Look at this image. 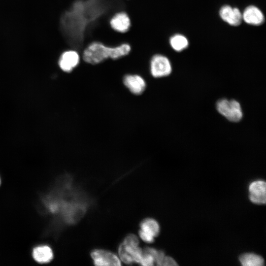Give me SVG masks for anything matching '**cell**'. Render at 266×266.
Returning <instances> with one entry per match:
<instances>
[{
	"instance_id": "cell-1",
	"label": "cell",
	"mask_w": 266,
	"mask_h": 266,
	"mask_svg": "<svg viewBox=\"0 0 266 266\" xmlns=\"http://www.w3.org/2000/svg\"><path fill=\"white\" fill-rule=\"evenodd\" d=\"M131 49V45L127 43L110 47L100 41H94L85 48L82 57L86 63L95 65L108 58L116 60L124 57L130 53Z\"/></svg>"
},
{
	"instance_id": "cell-2",
	"label": "cell",
	"mask_w": 266,
	"mask_h": 266,
	"mask_svg": "<svg viewBox=\"0 0 266 266\" xmlns=\"http://www.w3.org/2000/svg\"><path fill=\"white\" fill-rule=\"evenodd\" d=\"M139 244L137 237L133 234L128 235L120 244L118 253L120 259L125 263H140L143 251L138 246Z\"/></svg>"
},
{
	"instance_id": "cell-3",
	"label": "cell",
	"mask_w": 266,
	"mask_h": 266,
	"mask_svg": "<svg viewBox=\"0 0 266 266\" xmlns=\"http://www.w3.org/2000/svg\"><path fill=\"white\" fill-rule=\"evenodd\" d=\"M218 111L228 120L238 122L242 117V111L239 103L235 100L221 99L216 104Z\"/></svg>"
},
{
	"instance_id": "cell-4",
	"label": "cell",
	"mask_w": 266,
	"mask_h": 266,
	"mask_svg": "<svg viewBox=\"0 0 266 266\" xmlns=\"http://www.w3.org/2000/svg\"><path fill=\"white\" fill-rule=\"evenodd\" d=\"M150 71L154 77L166 76L172 71L170 62L166 56L162 54H156L150 61Z\"/></svg>"
},
{
	"instance_id": "cell-5",
	"label": "cell",
	"mask_w": 266,
	"mask_h": 266,
	"mask_svg": "<svg viewBox=\"0 0 266 266\" xmlns=\"http://www.w3.org/2000/svg\"><path fill=\"white\" fill-rule=\"evenodd\" d=\"M160 228L157 221L153 218H146L140 224L139 234L144 242L152 243L160 233Z\"/></svg>"
},
{
	"instance_id": "cell-6",
	"label": "cell",
	"mask_w": 266,
	"mask_h": 266,
	"mask_svg": "<svg viewBox=\"0 0 266 266\" xmlns=\"http://www.w3.org/2000/svg\"><path fill=\"white\" fill-rule=\"evenodd\" d=\"M266 183L262 180L251 182L248 187L249 198L257 204H265L266 201Z\"/></svg>"
},
{
	"instance_id": "cell-7",
	"label": "cell",
	"mask_w": 266,
	"mask_h": 266,
	"mask_svg": "<svg viewBox=\"0 0 266 266\" xmlns=\"http://www.w3.org/2000/svg\"><path fill=\"white\" fill-rule=\"evenodd\" d=\"M96 266H120L121 262L118 257L110 251L102 250H94L91 253Z\"/></svg>"
},
{
	"instance_id": "cell-8",
	"label": "cell",
	"mask_w": 266,
	"mask_h": 266,
	"mask_svg": "<svg viewBox=\"0 0 266 266\" xmlns=\"http://www.w3.org/2000/svg\"><path fill=\"white\" fill-rule=\"evenodd\" d=\"M219 14L222 20L231 26H238L242 21V12L237 7L223 5L220 8Z\"/></svg>"
},
{
	"instance_id": "cell-9",
	"label": "cell",
	"mask_w": 266,
	"mask_h": 266,
	"mask_svg": "<svg viewBox=\"0 0 266 266\" xmlns=\"http://www.w3.org/2000/svg\"><path fill=\"white\" fill-rule=\"evenodd\" d=\"M109 24L115 31L124 33L129 30L131 26V20L126 12L121 11L115 13L111 17Z\"/></svg>"
},
{
	"instance_id": "cell-10",
	"label": "cell",
	"mask_w": 266,
	"mask_h": 266,
	"mask_svg": "<svg viewBox=\"0 0 266 266\" xmlns=\"http://www.w3.org/2000/svg\"><path fill=\"white\" fill-rule=\"evenodd\" d=\"M242 20L253 26H260L265 22V16L262 10L255 5H249L242 12Z\"/></svg>"
},
{
	"instance_id": "cell-11",
	"label": "cell",
	"mask_w": 266,
	"mask_h": 266,
	"mask_svg": "<svg viewBox=\"0 0 266 266\" xmlns=\"http://www.w3.org/2000/svg\"><path fill=\"white\" fill-rule=\"evenodd\" d=\"M80 56L75 50H67L63 53L59 61L60 68L65 72L71 71L79 64Z\"/></svg>"
},
{
	"instance_id": "cell-12",
	"label": "cell",
	"mask_w": 266,
	"mask_h": 266,
	"mask_svg": "<svg viewBox=\"0 0 266 266\" xmlns=\"http://www.w3.org/2000/svg\"><path fill=\"white\" fill-rule=\"evenodd\" d=\"M123 82L126 87L135 95L142 94L145 89L146 83L145 80L138 75H126L124 78Z\"/></svg>"
},
{
	"instance_id": "cell-13",
	"label": "cell",
	"mask_w": 266,
	"mask_h": 266,
	"mask_svg": "<svg viewBox=\"0 0 266 266\" xmlns=\"http://www.w3.org/2000/svg\"><path fill=\"white\" fill-rule=\"evenodd\" d=\"M32 256L36 262L41 264H46L52 260L53 252L48 246H39L33 249Z\"/></svg>"
},
{
	"instance_id": "cell-14",
	"label": "cell",
	"mask_w": 266,
	"mask_h": 266,
	"mask_svg": "<svg viewBox=\"0 0 266 266\" xmlns=\"http://www.w3.org/2000/svg\"><path fill=\"white\" fill-rule=\"evenodd\" d=\"M239 261L243 266H263L264 265L263 258L253 253H246L239 257Z\"/></svg>"
},
{
	"instance_id": "cell-15",
	"label": "cell",
	"mask_w": 266,
	"mask_h": 266,
	"mask_svg": "<svg viewBox=\"0 0 266 266\" xmlns=\"http://www.w3.org/2000/svg\"><path fill=\"white\" fill-rule=\"evenodd\" d=\"M171 48L177 52H181L187 48L189 41L184 35L180 33L172 35L169 40Z\"/></svg>"
},
{
	"instance_id": "cell-16",
	"label": "cell",
	"mask_w": 266,
	"mask_h": 266,
	"mask_svg": "<svg viewBox=\"0 0 266 266\" xmlns=\"http://www.w3.org/2000/svg\"><path fill=\"white\" fill-rule=\"evenodd\" d=\"M176 262L171 257L165 256L162 266H177Z\"/></svg>"
},
{
	"instance_id": "cell-17",
	"label": "cell",
	"mask_w": 266,
	"mask_h": 266,
	"mask_svg": "<svg viewBox=\"0 0 266 266\" xmlns=\"http://www.w3.org/2000/svg\"></svg>"
}]
</instances>
